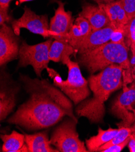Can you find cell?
<instances>
[{
    "label": "cell",
    "instance_id": "9c48e42d",
    "mask_svg": "<svg viewBox=\"0 0 135 152\" xmlns=\"http://www.w3.org/2000/svg\"><path fill=\"white\" fill-rule=\"evenodd\" d=\"M18 36L6 23L0 28V65L16 59L20 50Z\"/></svg>",
    "mask_w": 135,
    "mask_h": 152
},
{
    "label": "cell",
    "instance_id": "3957f363",
    "mask_svg": "<svg viewBox=\"0 0 135 152\" xmlns=\"http://www.w3.org/2000/svg\"><path fill=\"white\" fill-rule=\"evenodd\" d=\"M129 50L126 45L109 41L91 51L80 54L78 60L92 75L112 64L121 66L123 69L124 86H127L133 80Z\"/></svg>",
    "mask_w": 135,
    "mask_h": 152
},
{
    "label": "cell",
    "instance_id": "f546056e",
    "mask_svg": "<svg viewBox=\"0 0 135 152\" xmlns=\"http://www.w3.org/2000/svg\"><path fill=\"white\" fill-rule=\"evenodd\" d=\"M133 112H134V119H135V109L133 110ZM131 133H134L135 134V120H134V122L133 123V126L131 127Z\"/></svg>",
    "mask_w": 135,
    "mask_h": 152
},
{
    "label": "cell",
    "instance_id": "603a6c76",
    "mask_svg": "<svg viewBox=\"0 0 135 152\" xmlns=\"http://www.w3.org/2000/svg\"><path fill=\"white\" fill-rule=\"evenodd\" d=\"M110 41L114 42V43L126 45L125 30H114L112 35H111Z\"/></svg>",
    "mask_w": 135,
    "mask_h": 152
},
{
    "label": "cell",
    "instance_id": "ba28073f",
    "mask_svg": "<svg viewBox=\"0 0 135 152\" xmlns=\"http://www.w3.org/2000/svg\"><path fill=\"white\" fill-rule=\"evenodd\" d=\"M135 105V84L129 87L124 86L123 93L113 103L110 112L116 118L121 119L117 124L119 128L131 127L134 122L133 106Z\"/></svg>",
    "mask_w": 135,
    "mask_h": 152
},
{
    "label": "cell",
    "instance_id": "e0dca14e",
    "mask_svg": "<svg viewBox=\"0 0 135 152\" xmlns=\"http://www.w3.org/2000/svg\"><path fill=\"white\" fill-rule=\"evenodd\" d=\"M1 139L3 141V152H28L23 134L13 130L10 134H1Z\"/></svg>",
    "mask_w": 135,
    "mask_h": 152
},
{
    "label": "cell",
    "instance_id": "8fae6325",
    "mask_svg": "<svg viewBox=\"0 0 135 152\" xmlns=\"http://www.w3.org/2000/svg\"><path fill=\"white\" fill-rule=\"evenodd\" d=\"M113 30L114 29L111 26L95 30L84 40L76 45L74 49L78 52L79 55L91 51L101 45L109 42Z\"/></svg>",
    "mask_w": 135,
    "mask_h": 152
},
{
    "label": "cell",
    "instance_id": "30bf717a",
    "mask_svg": "<svg viewBox=\"0 0 135 152\" xmlns=\"http://www.w3.org/2000/svg\"><path fill=\"white\" fill-rule=\"evenodd\" d=\"M55 2L58 4V7L50 20V30L56 34L55 39L66 41V37L73 24L72 13L66 11L65 4L61 1L55 0Z\"/></svg>",
    "mask_w": 135,
    "mask_h": 152
},
{
    "label": "cell",
    "instance_id": "52a82bcc",
    "mask_svg": "<svg viewBox=\"0 0 135 152\" xmlns=\"http://www.w3.org/2000/svg\"><path fill=\"white\" fill-rule=\"evenodd\" d=\"M12 26L15 34L18 37L22 28L27 29L33 34L40 35L44 38L51 37L54 39L56 37V34L50 30L47 15H37L26 6L24 8V13L21 17L13 20Z\"/></svg>",
    "mask_w": 135,
    "mask_h": 152
},
{
    "label": "cell",
    "instance_id": "2e32d148",
    "mask_svg": "<svg viewBox=\"0 0 135 152\" xmlns=\"http://www.w3.org/2000/svg\"><path fill=\"white\" fill-rule=\"evenodd\" d=\"M25 142L28 152H59V151L51 147L48 133L46 131L33 134H25Z\"/></svg>",
    "mask_w": 135,
    "mask_h": 152
},
{
    "label": "cell",
    "instance_id": "8992f818",
    "mask_svg": "<svg viewBox=\"0 0 135 152\" xmlns=\"http://www.w3.org/2000/svg\"><path fill=\"white\" fill-rule=\"evenodd\" d=\"M78 121L70 117L66 119L53 131L50 144L61 152H87L84 142L79 138L77 130Z\"/></svg>",
    "mask_w": 135,
    "mask_h": 152
},
{
    "label": "cell",
    "instance_id": "5bb4252c",
    "mask_svg": "<svg viewBox=\"0 0 135 152\" xmlns=\"http://www.w3.org/2000/svg\"><path fill=\"white\" fill-rule=\"evenodd\" d=\"M102 6L109 18L110 26L114 30H126L129 19L122 4L118 0Z\"/></svg>",
    "mask_w": 135,
    "mask_h": 152
},
{
    "label": "cell",
    "instance_id": "7a4b0ae2",
    "mask_svg": "<svg viewBox=\"0 0 135 152\" xmlns=\"http://www.w3.org/2000/svg\"><path fill=\"white\" fill-rule=\"evenodd\" d=\"M123 69L118 64H112L88 78L89 87L93 94L90 99H84L78 104L76 113L91 123H101L105 115V105L109 96L123 85Z\"/></svg>",
    "mask_w": 135,
    "mask_h": 152
},
{
    "label": "cell",
    "instance_id": "ac0fdd59",
    "mask_svg": "<svg viewBox=\"0 0 135 152\" xmlns=\"http://www.w3.org/2000/svg\"><path fill=\"white\" fill-rule=\"evenodd\" d=\"M119 129L110 128L104 130L101 128L98 129V133L85 141L86 147L88 151H98V148L110 141L117 133Z\"/></svg>",
    "mask_w": 135,
    "mask_h": 152
},
{
    "label": "cell",
    "instance_id": "4dcf8cb0",
    "mask_svg": "<svg viewBox=\"0 0 135 152\" xmlns=\"http://www.w3.org/2000/svg\"><path fill=\"white\" fill-rule=\"evenodd\" d=\"M34 1V0H19V4H23L24 3L26 2H28V1Z\"/></svg>",
    "mask_w": 135,
    "mask_h": 152
},
{
    "label": "cell",
    "instance_id": "f1b7e54d",
    "mask_svg": "<svg viewBox=\"0 0 135 152\" xmlns=\"http://www.w3.org/2000/svg\"><path fill=\"white\" fill-rule=\"evenodd\" d=\"M130 60V68H131V72H132V69L134 67V66H135V52L134 54L132 55L131 58Z\"/></svg>",
    "mask_w": 135,
    "mask_h": 152
},
{
    "label": "cell",
    "instance_id": "484cf974",
    "mask_svg": "<svg viewBox=\"0 0 135 152\" xmlns=\"http://www.w3.org/2000/svg\"><path fill=\"white\" fill-rule=\"evenodd\" d=\"M130 138V140L128 144L129 150L130 152H135V134L131 133Z\"/></svg>",
    "mask_w": 135,
    "mask_h": 152
},
{
    "label": "cell",
    "instance_id": "5b68a950",
    "mask_svg": "<svg viewBox=\"0 0 135 152\" xmlns=\"http://www.w3.org/2000/svg\"><path fill=\"white\" fill-rule=\"evenodd\" d=\"M53 42V38L35 45H29L23 41L20 45L18 68L32 66L38 77H41L44 69L49 68L50 61L49 50Z\"/></svg>",
    "mask_w": 135,
    "mask_h": 152
},
{
    "label": "cell",
    "instance_id": "9a60e30c",
    "mask_svg": "<svg viewBox=\"0 0 135 152\" xmlns=\"http://www.w3.org/2000/svg\"><path fill=\"white\" fill-rule=\"evenodd\" d=\"M92 32L93 29L89 22L84 17L78 16L66 37V41L74 48Z\"/></svg>",
    "mask_w": 135,
    "mask_h": 152
},
{
    "label": "cell",
    "instance_id": "7402d4cb",
    "mask_svg": "<svg viewBox=\"0 0 135 152\" xmlns=\"http://www.w3.org/2000/svg\"><path fill=\"white\" fill-rule=\"evenodd\" d=\"M126 10L129 20L135 18V0H118Z\"/></svg>",
    "mask_w": 135,
    "mask_h": 152
},
{
    "label": "cell",
    "instance_id": "7c38bea8",
    "mask_svg": "<svg viewBox=\"0 0 135 152\" xmlns=\"http://www.w3.org/2000/svg\"><path fill=\"white\" fill-rule=\"evenodd\" d=\"M79 16L85 18L90 24L93 31L110 26L107 15L101 5H94L85 3L82 6Z\"/></svg>",
    "mask_w": 135,
    "mask_h": 152
},
{
    "label": "cell",
    "instance_id": "ffe728a7",
    "mask_svg": "<svg viewBox=\"0 0 135 152\" xmlns=\"http://www.w3.org/2000/svg\"><path fill=\"white\" fill-rule=\"evenodd\" d=\"M131 127H121L119 128V131L114 136V137L108 142L101 146L98 151H102V150L106 149L112 145L118 144L124 142L126 140L131 134Z\"/></svg>",
    "mask_w": 135,
    "mask_h": 152
},
{
    "label": "cell",
    "instance_id": "4316f807",
    "mask_svg": "<svg viewBox=\"0 0 135 152\" xmlns=\"http://www.w3.org/2000/svg\"><path fill=\"white\" fill-rule=\"evenodd\" d=\"M12 1V0H0V8L9 9Z\"/></svg>",
    "mask_w": 135,
    "mask_h": 152
},
{
    "label": "cell",
    "instance_id": "83f0119b",
    "mask_svg": "<svg viewBox=\"0 0 135 152\" xmlns=\"http://www.w3.org/2000/svg\"><path fill=\"white\" fill-rule=\"evenodd\" d=\"M95 2H96L98 5L99 4H107L112 3L115 0H93Z\"/></svg>",
    "mask_w": 135,
    "mask_h": 152
},
{
    "label": "cell",
    "instance_id": "cb8c5ba5",
    "mask_svg": "<svg viewBox=\"0 0 135 152\" xmlns=\"http://www.w3.org/2000/svg\"><path fill=\"white\" fill-rule=\"evenodd\" d=\"M130 137H128L126 140H125L124 142L116 144L114 145H112L106 149L102 150L101 152H120L128 144L130 141Z\"/></svg>",
    "mask_w": 135,
    "mask_h": 152
},
{
    "label": "cell",
    "instance_id": "6da1fadb",
    "mask_svg": "<svg viewBox=\"0 0 135 152\" xmlns=\"http://www.w3.org/2000/svg\"><path fill=\"white\" fill-rule=\"evenodd\" d=\"M20 79L29 98L7 122L28 130L47 129L56 124L67 116L78 121L70 99L46 79L31 78L21 75Z\"/></svg>",
    "mask_w": 135,
    "mask_h": 152
},
{
    "label": "cell",
    "instance_id": "d6986e66",
    "mask_svg": "<svg viewBox=\"0 0 135 152\" xmlns=\"http://www.w3.org/2000/svg\"><path fill=\"white\" fill-rule=\"evenodd\" d=\"M75 50L66 41L55 39L53 41L50 50L49 56L50 61L55 63L61 61L65 55H72Z\"/></svg>",
    "mask_w": 135,
    "mask_h": 152
},
{
    "label": "cell",
    "instance_id": "1f68e13d",
    "mask_svg": "<svg viewBox=\"0 0 135 152\" xmlns=\"http://www.w3.org/2000/svg\"><path fill=\"white\" fill-rule=\"evenodd\" d=\"M132 77H133V79L135 80V66L132 69Z\"/></svg>",
    "mask_w": 135,
    "mask_h": 152
},
{
    "label": "cell",
    "instance_id": "277c9868",
    "mask_svg": "<svg viewBox=\"0 0 135 152\" xmlns=\"http://www.w3.org/2000/svg\"><path fill=\"white\" fill-rule=\"evenodd\" d=\"M69 69L67 80H62L58 73L53 69L48 68L50 77L53 79V84L59 88L73 102L78 105L90 95L88 82L82 76L78 63L71 61L69 55H65L61 61Z\"/></svg>",
    "mask_w": 135,
    "mask_h": 152
},
{
    "label": "cell",
    "instance_id": "44dd1931",
    "mask_svg": "<svg viewBox=\"0 0 135 152\" xmlns=\"http://www.w3.org/2000/svg\"><path fill=\"white\" fill-rule=\"evenodd\" d=\"M126 44L132 55L135 52V18L129 21L126 27Z\"/></svg>",
    "mask_w": 135,
    "mask_h": 152
},
{
    "label": "cell",
    "instance_id": "d4e9b609",
    "mask_svg": "<svg viewBox=\"0 0 135 152\" xmlns=\"http://www.w3.org/2000/svg\"><path fill=\"white\" fill-rule=\"evenodd\" d=\"M11 20L9 15V9L0 8V26L9 22Z\"/></svg>",
    "mask_w": 135,
    "mask_h": 152
},
{
    "label": "cell",
    "instance_id": "4fadbf2b",
    "mask_svg": "<svg viewBox=\"0 0 135 152\" xmlns=\"http://www.w3.org/2000/svg\"><path fill=\"white\" fill-rule=\"evenodd\" d=\"M19 87L1 78L0 91V120L5 119L12 112L16 104Z\"/></svg>",
    "mask_w": 135,
    "mask_h": 152
}]
</instances>
